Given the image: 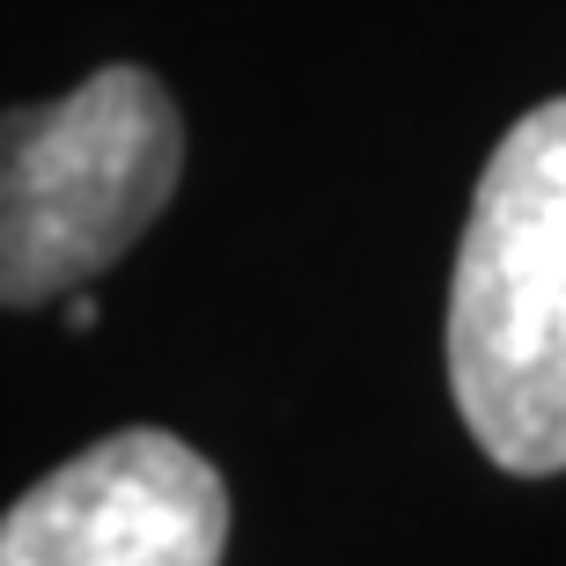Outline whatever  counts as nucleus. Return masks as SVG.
I'll use <instances>...</instances> for the list:
<instances>
[{
  "label": "nucleus",
  "mask_w": 566,
  "mask_h": 566,
  "mask_svg": "<svg viewBox=\"0 0 566 566\" xmlns=\"http://www.w3.org/2000/svg\"><path fill=\"white\" fill-rule=\"evenodd\" d=\"M449 390L515 479L566 471V96L493 147L449 280Z\"/></svg>",
  "instance_id": "1"
},
{
  "label": "nucleus",
  "mask_w": 566,
  "mask_h": 566,
  "mask_svg": "<svg viewBox=\"0 0 566 566\" xmlns=\"http://www.w3.org/2000/svg\"><path fill=\"white\" fill-rule=\"evenodd\" d=\"M185 177V118L147 66H96L0 111V310H38L118 265Z\"/></svg>",
  "instance_id": "2"
},
{
  "label": "nucleus",
  "mask_w": 566,
  "mask_h": 566,
  "mask_svg": "<svg viewBox=\"0 0 566 566\" xmlns=\"http://www.w3.org/2000/svg\"><path fill=\"white\" fill-rule=\"evenodd\" d=\"M229 485L191 441L126 427L0 515V566H221Z\"/></svg>",
  "instance_id": "3"
},
{
  "label": "nucleus",
  "mask_w": 566,
  "mask_h": 566,
  "mask_svg": "<svg viewBox=\"0 0 566 566\" xmlns=\"http://www.w3.org/2000/svg\"><path fill=\"white\" fill-rule=\"evenodd\" d=\"M96 316H104V310H96V302H88L82 287L66 294V332H96Z\"/></svg>",
  "instance_id": "4"
}]
</instances>
